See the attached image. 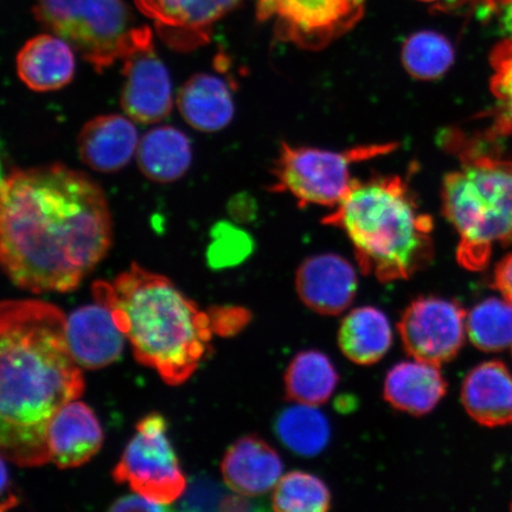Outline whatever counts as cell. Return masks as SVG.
<instances>
[{"mask_svg":"<svg viewBox=\"0 0 512 512\" xmlns=\"http://www.w3.org/2000/svg\"><path fill=\"white\" fill-rule=\"evenodd\" d=\"M466 331L480 351L499 352L512 347V305L504 298L483 300L467 313Z\"/></svg>","mask_w":512,"mask_h":512,"instance_id":"obj_27","label":"cell"},{"mask_svg":"<svg viewBox=\"0 0 512 512\" xmlns=\"http://www.w3.org/2000/svg\"><path fill=\"white\" fill-rule=\"evenodd\" d=\"M172 49L191 51L207 44L214 25L242 0H134Z\"/></svg>","mask_w":512,"mask_h":512,"instance_id":"obj_11","label":"cell"},{"mask_svg":"<svg viewBox=\"0 0 512 512\" xmlns=\"http://www.w3.org/2000/svg\"><path fill=\"white\" fill-rule=\"evenodd\" d=\"M136 156L140 171L150 181L176 182L191 165L190 139L175 127L159 126L140 139Z\"/></svg>","mask_w":512,"mask_h":512,"instance_id":"obj_23","label":"cell"},{"mask_svg":"<svg viewBox=\"0 0 512 512\" xmlns=\"http://www.w3.org/2000/svg\"><path fill=\"white\" fill-rule=\"evenodd\" d=\"M34 14L99 73L153 41L124 0H35Z\"/></svg>","mask_w":512,"mask_h":512,"instance_id":"obj_6","label":"cell"},{"mask_svg":"<svg viewBox=\"0 0 512 512\" xmlns=\"http://www.w3.org/2000/svg\"><path fill=\"white\" fill-rule=\"evenodd\" d=\"M443 143L459 159L441 188L443 213L459 236V265L480 271L496 246L512 245V159L460 132L445 134Z\"/></svg>","mask_w":512,"mask_h":512,"instance_id":"obj_5","label":"cell"},{"mask_svg":"<svg viewBox=\"0 0 512 512\" xmlns=\"http://www.w3.org/2000/svg\"><path fill=\"white\" fill-rule=\"evenodd\" d=\"M73 47L54 34H42L24 44L16 57L19 80L31 91H59L74 79Z\"/></svg>","mask_w":512,"mask_h":512,"instance_id":"obj_19","label":"cell"},{"mask_svg":"<svg viewBox=\"0 0 512 512\" xmlns=\"http://www.w3.org/2000/svg\"><path fill=\"white\" fill-rule=\"evenodd\" d=\"M221 471L230 490L254 498L274 490L283 477L284 464L265 440L247 435L228 448Z\"/></svg>","mask_w":512,"mask_h":512,"instance_id":"obj_15","label":"cell"},{"mask_svg":"<svg viewBox=\"0 0 512 512\" xmlns=\"http://www.w3.org/2000/svg\"><path fill=\"white\" fill-rule=\"evenodd\" d=\"M162 415L152 413L140 420L113 471L118 484L158 504L170 505L187 490V479L168 438Z\"/></svg>","mask_w":512,"mask_h":512,"instance_id":"obj_8","label":"cell"},{"mask_svg":"<svg viewBox=\"0 0 512 512\" xmlns=\"http://www.w3.org/2000/svg\"><path fill=\"white\" fill-rule=\"evenodd\" d=\"M511 510H512V505H511Z\"/></svg>","mask_w":512,"mask_h":512,"instance_id":"obj_38","label":"cell"},{"mask_svg":"<svg viewBox=\"0 0 512 512\" xmlns=\"http://www.w3.org/2000/svg\"><path fill=\"white\" fill-rule=\"evenodd\" d=\"M66 324L59 307L40 300L0 307V448L12 464L49 462L51 421L85 390Z\"/></svg>","mask_w":512,"mask_h":512,"instance_id":"obj_2","label":"cell"},{"mask_svg":"<svg viewBox=\"0 0 512 512\" xmlns=\"http://www.w3.org/2000/svg\"><path fill=\"white\" fill-rule=\"evenodd\" d=\"M494 286L512 305V253L498 262L494 273Z\"/></svg>","mask_w":512,"mask_h":512,"instance_id":"obj_34","label":"cell"},{"mask_svg":"<svg viewBox=\"0 0 512 512\" xmlns=\"http://www.w3.org/2000/svg\"><path fill=\"white\" fill-rule=\"evenodd\" d=\"M490 66V88L497 106L485 138L495 140L512 134V37L505 38L492 49Z\"/></svg>","mask_w":512,"mask_h":512,"instance_id":"obj_29","label":"cell"},{"mask_svg":"<svg viewBox=\"0 0 512 512\" xmlns=\"http://www.w3.org/2000/svg\"><path fill=\"white\" fill-rule=\"evenodd\" d=\"M104 443L98 418L86 403L69 402L49 426L50 462L60 469H74L91 460Z\"/></svg>","mask_w":512,"mask_h":512,"instance_id":"obj_17","label":"cell"},{"mask_svg":"<svg viewBox=\"0 0 512 512\" xmlns=\"http://www.w3.org/2000/svg\"><path fill=\"white\" fill-rule=\"evenodd\" d=\"M93 294L112 310L136 360L170 386L187 382L210 351V315L164 275L133 264L112 283L96 281Z\"/></svg>","mask_w":512,"mask_h":512,"instance_id":"obj_3","label":"cell"},{"mask_svg":"<svg viewBox=\"0 0 512 512\" xmlns=\"http://www.w3.org/2000/svg\"><path fill=\"white\" fill-rule=\"evenodd\" d=\"M462 402L467 414L485 427L512 425V374L504 363L478 364L466 375Z\"/></svg>","mask_w":512,"mask_h":512,"instance_id":"obj_18","label":"cell"},{"mask_svg":"<svg viewBox=\"0 0 512 512\" xmlns=\"http://www.w3.org/2000/svg\"><path fill=\"white\" fill-rule=\"evenodd\" d=\"M366 0H258L256 17L275 37L304 50L329 47L361 21Z\"/></svg>","mask_w":512,"mask_h":512,"instance_id":"obj_9","label":"cell"},{"mask_svg":"<svg viewBox=\"0 0 512 512\" xmlns=\"http://www.w3.org/2000/svg\"><path fill=\"white\" fill-rule=\"evenodd\" d=\"M339 381L330 358L317 350L299 352L285 374L287 398L303 405L320 406L328 402Z\"/></svg>","mask_w":512,"mask_h":512,"instance_id":"obj_24","label":"cell"},{"mask_svg":"<svg viewBox=\"0 0 512 512\" xmlns=\"http://www.w3.org/2000/svg\"><path fill=\"white\" fill-rule=\"evenodd\" d=\"M66 332L74 360L88 370L105 368L117 361L127 339L110 307L98 302L70 313Z\"/></svg>","mask_w":512,"mask_h":512,"instance_id":"obj_14","label":"cell"},{"mask_svg":"<svg viewBox=\"0 0 512 512\" xmlns=\"http://www.w3.org/2000/svg\"><path fill=\"white\" fill-rule=\"evenodd\" d=\"M384 399L390 406L414 416L433 411L447 393V382L435 364L414 360L396 364L384 381Z\"/></svg>","mask_w":512,"mask_h":512,"instance_id":"obj_20","label":"cell"},{"mask_svg":"<svg viewBox=\"0 0 512 512\" xmlns=\"http://www.w3.org/2000/svg\"><path fill=\"white\" fill-rule=\"evenodd\" d=\"M168 510L166 505L158 504L150 501L142 495L134 494L121 497L115 501L110 508V511H165Z\"/></svg>","mask_w":512,"mask_h":512,"instance_id":"obj_33","label":"cell"},{"mask_svg":"<svg viewBox=\"0 0 512 512\" xmlns=\"http://www.w3.org/2000/svg\"><path fill=\"white\" fill-rule=\"evenodd\" d=\"M456 53L452 43L439 32L419 31L403 44L401 61L412 78L432 81L452 67Z\"/></svg>","mask_w":512,"mask_h":512,"instance_id":"obj_26","label":"cell"},{"mask_svg":"<svg viewBox=\"0 0 512 512\" xmlns=\"http://www.w3.org/2000/svg\"><path fill=\"white\" fill-rule=\"evenodd\" d=\"M121 106L140 124H156L169 117L174 106L170 74L159 59L153 41L125 57Z\"/></svg>","mask_w":512,"mask_h":512,"instance_id":"obj_12","label":"cell"},{"mask_svg":"<svg viewBox=\"0 0 512 512\" xmlns=\"http://www.w3.org/2000/svg\"><path fill=\"white\" fill-rule=\"evenodd\" d=\"M216 246L219 249V261L224 264L240 262L251 253L253 245L246 233L240 232L233 227L219 229Z\"/></svg>","mask_w":512,"mask_h":512,"instance_id":"obj_30","label":"cell"},{"mask_svg":"<svg viewBox=\"0 0 512 512\" xmlns=\"http://www.w3.org/2000/svg\"><path fill=\"white\" fill-rule=\"evenodd\" d=\"M392 344V325L388 317L373 306L350 311L338 331V345L344 356L360 366L381 361Z\"/></svg>","mask_w":512,"mask_h":512,"instance_id":"obj_22","label":"cell"},{"mask_svg":"<svg viewBox=\"0 0 512 512\" xmlns=\"http://www.w3.org/2000/svg\"><path fill=\"white\" fill-rule=\"evenodd\" d=\"M323 223L343 230L363 274L381 283L409 279L433 259L432 217L401 176L355 179Z\"/></svg>","mask_w":512,"mask_h":512,"instance_id":"obj_4","label":"cell"},{"mask_svg":"<svg viewBox=\"0 0 512 512\" xmlns=\"http://www.w3.org/2000/svg\"><path fill=\"white\" fill-rule=\"evenodd\" d=\"M213 320L214 331H219L222 335L234 334L238 332L248 323L249 313L239 307H226L223 310H217Z\"/></svg>","mask_w":512,"mask_h":512,"instance_id":"obj_32","label":"cell"},{"mask_svg":"<svg viewBox=\"0 0 512 512\" xmlns=\"http://www.w3.org/2000/svg\"><path fill=\"white\" fill-rule=\"evenodd\" d=\"M477 4H483L492 12L503 9H512V0H473Z\"/></svg>","mask_w":512,"mask_h":512,"instance_id":"obj_36","label":"cell"},{"mask_svg":"<svg viewBox=\"0 0 512 512\" xmlns=\"http://www.w3.org/2000/svg\"><path fill=\"white\" fill-rule=\"evenodd\" d=\"M275 433L281 443L297 456L316 457L330 443L331 426L316 406L296 403L278 415Z\"/></svg>","mask_w":512,"mask_h":512,"instance_id":"obj_25","label":"cell"},{"mask_svg":"<svg viewBox=\"0 0 512 512\" xmlns=\"http://www.w3.org/2000/svg\"><path fill=\"white\" fill-rule=\"evenodd\" d=\"M179 112L195 130L214 133L226 128L234 118L235 107L228 83L219 76H192L177 95Z\"/></svg>","mask_w":512,"mask_h":512,"instance_id":"obj_21","label":"cell"},{"mask_svg":"<svg viewBox=\"0 0 512 512\" xmlns=\"http://www.w3.org/2000/svg\"><path fill=\"white\" fill-rule=\"evenodd\" d=\"M467 313L454 300L420 297L402 313L398 328L409 356L441 366L462 350Z\"/></svg>","mask_w":512,"mask_h":512,"instance_id":"obj_10","label":"cell"},{"mask_svg":"<svg viewBox=\"0 0 512 512\" xmlns=\"http://www.w3.org/2000/svg\"><path fill=\"white\" fill-rule=\"evenodd\" d=\"M224 496L219 486L210 483H196L192 485L189 494L184 498V509L188 510H214L220 509Z\"/></svg>","mask_w":512,"mask_h":512,"instance_id":"obj_31","label":"cell"},{"mask_svg":"<svg viewBox=\"0 0 512 512\" xmlns=\"http://www.w3.org/2000/svg\"><path fill=\"white\" fill-rule=\"evenodd\" d=\"M138 130L130 117L99 115L82 127L78 150L88 168L102 174L124 169L137 153Z\"/></svg>","mask_w":512,"mask_h":512,"instance_id":"obj_16","label":"cell"},{"mask_svg":"<svg viewBox=\"0 0 512 512\" xmlns=\"http://www.w3.org/2000/svg\"><path fill=\"white\" fill-rule=\"evenodd\" d=\"M330 507L328 486L311 473H287L273 490L272 508L278 512H324Z\"/></svg>","mask_w":512,"mask_h":512,"instance_id":"obj_28","label":"cell"},{"mask_svg":"<svg viewBox=\"0 0 512 512\" xmlns=\"http://www.w3.org/2000/svg\"><path fill=\"white\" fill-rule=\"evenodd\" d=\"M104 190L62 164L18 169L3 179L0 259L12 283L34 293L69 292L112 246Z\"/></svg>","mask_w":512,"mask_h":512,"instance_id":"obj_1","label":"cell"},{"mask_svg":"<svg viewBox=\"0 0 512 512\" xmlns=\"http://www.w3.org/2000/svg\"><path fill=\"white\" fill-rule=\"evenodd\" d=\"M398 147L396 143H383L330 151L283 144L272 171L271 189L290 194L300 207L335 208L356 179L352 177L355 165L389 155Z\"/></svg>","mask_w":512,"mask_h":512,"instance_id":"obj_7","label":"cell"},{"mask_svg":"<svg viewBox=\"0 0 512 512\" xmlns=\"http://www.w3.org/2000/svg\"><path fill=\"white\" fill-rule=\"evenodd\" d=\"M18 496L15 492L14 483L6 465V459L2 460V512L14 509L18 505Z\"/></svg>","mask_w":512,"mask_h":512,"instance_id":"obj_35","label":"cell"},{"mask_svg":"<svg viewBox=\"0 0 512 512\" xmlns=\"http://www.w3.org/2000/svg\"><path fill=\"white\" fill-rule=\"evenodd\" d=\"M422 2H439V0H422Z\"/></svg>","mask_w":512,"mask_h":512,"instance_id":"obj_37","label":"cell"},{"mask_svg":"<svg viewBox=\"0 0 512 512\" xmlns=\"http://www.w3.org/2000/svg\"><path fill=\"white\" fill-rule=\"evenodd\" d=\"M357 284L354 266L330 253L310 256L296 275L299 298L309 309L325 316L347 310L356 297Z\"/></svg>","mask_w":512,"mask_h":512,"instance_id":"obj_13","label":"cell"}]
</instances>
